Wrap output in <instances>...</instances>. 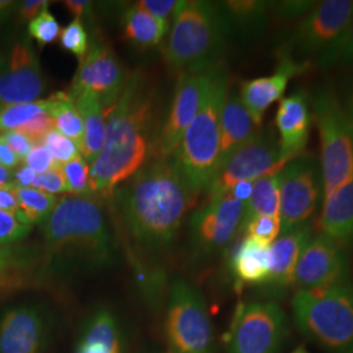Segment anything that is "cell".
<instances>
[{"instance_id":"7bdbcfd3","label":"cell","mask_w":353,"mask_h":353,"mask_svg":"<svg viewBox=\"0 0 353 353\" xmlns=\"http://www.w3.org/2000/svg\"><path fill=\"white\" fill-rule=\"evenodd\" d=\"M316 1L310 0H287V1H276L274 3V12L278 14L279 17L290 20L303 17L310 12Z\"/></svg>"},{"instance_id":"ac0fdd59","label":"cell","mask_w":353,"mask_h":353,"mask_svg":"<svg viewBox=\"0 0 353 353\" xmlns=\"http://www.w3.org/2000/svg\"><path fill=\"white\" fill-rule=\"evenodd\" d=\"M310 67L309 62H300L290 55L279 54V63L274 74L256 77L241 84L240 99L256 127L262 126L268 108L281 101L290 79L301 75Z\"/></svg>"},{"instance_id":"8fae6325","label":"cell","mask_w":353,"mask_h":353,"mask_svg":"<svg viewBox=\"0 0 353 353\" xmlns=\"http://www.w3.org/2000/svg\"><path fill=\"white\" fill-rule=\"evenodd\" d=\"M288 332V319L275 301L241 305L236 313L228 353H280Z\"/></svg>"},{"instance_id":"1f68e13d","label":"cell","mask_w":353,"mask_h":353,"mask_svg":"<svg viewBox=\"0 0 353 353\" xmlns=\"http://www.w3.org/2000/svg\"><path fill=\"white\" fill-rule=\"evenodd\" d=\"M16 195L23 217L30 224H42L55 208L58 198L33 188H16Z\"/></svg>"},{"instance_id":"60d3db41","label":"cell","mask_w":353,"mask_h":353,"mask_svg":"<svg viewBox=\"0 0 353 353\" xmlns=\"http://www.w3.org/2000/svg\"><path fill=\"white\" fill-rule=\"evenodd\" d=\"M33 189L39 190L42 192H46L54 196L63 192H68L61 166H57L49 172L37 174L33 183Z\"/></svg>"},{"instance_id":"d6a6232c","label":"cell","mask_w":353,"mask_h":353,"mask_svg":"<svg viewBox=\"0 0 353 353\" xmlns=\"http://www.w3.org/2000/svg\"><path fill=\"white\" fill-rule=\"evenodd\" d=\"M41 114H49V101L38 100L28 103L0 105V131H16Z\"/></svg>"},{"instance_id":"74e56055","label":"cell","mask_w":353,"mask_h":353,"mask_svg":"<svg viewBox=\"0 0 353 353\" xmlns=\"http://www.w3.org/2000/svg\"><path fill=\"white\" fill-rule=\"evenodd\" d=\"M33 229V224L24 217L0 210V246L13 245L24 240Z\"/></svg>"},{"instance_id":"bcb514c9","label":"cell","mask_w":353,"mask_h":353,"mask_svg":"<svg viewBox=\"0 0 353 353\" xmlns=\"http://www.w3.org/2000/svg\"><path fill=\"white\" fill-rule=\"evenodd\" d=\"M178 1L176 0H141L137 6L153 17L168 23L170 14L176 11Z\"/></svg>"},{"instance_id":"816d5d0a","label":"cell","mask_w":353,"mask_h":353,"mask_svg":"<svg viewBox=\"0 0 353 353\" xmlns=\"http://www.w3.org/2000/svg\"><path fill=\"white\" fill-rule=\"evenodd\" d=\"M21 165V161L17 159V156L11 151V148L0 139V166L13 172Z\"/></svg>"},{"instance_id":"4fadbf2b","label":"cell","mask_w":353,"mask_h":353,"mask_svg":"<svg viewBox=\"0 0 353 353\" xmlns=\"http://www.w3.org/2000/svg\"><path fill=\"white\" fill-rule=\"evenodd\" d=\"M221 62L179 72L174 99L159 139V157L174 154L190 123L202 108L217 65Z\"/></svg>"},{"instance_id":"db71d44e","label":"cell","mask_w":353,"mask_h":353,"mask_svg":"<svg viewBox=\"0 0 353 353\" xmlns=\"http://www.w3.org/2000/svg\"><path fill=\"white\" fill-rule=\"evenodd\" d=\"M17 7V3L12 0H0V26L11 16L13 10Z\"/></svg>"},{"instance_id":"cb8c5ba5","label":"cell","mask_w":353,"mask_h":353,"mask_svg":"<svg viewBox=\"0 0 353 353\" xmlns=\"http://www.w3.org/2000/svg\"><path fill=\"white\" fill-rule=\"evenodd\" d=\"M76 106L83 118L84 137L81 141V156L85 159L89 166L101 153L105 138H106V112L102 108L100 100L88 90L70 92Z\"/></svg>"},{"instance_id":"e0dca14e","label":"cell","mask_w":353,"mask_h":353,"mask_svg":"<svg viewBox=\"0 0 353 353\" xmlns=\"http://www.w3.org/2000/svg\"><path fill=\"white\" fill-rule=\"evenodd\" d=\"M126 80V72L113 50L101 43H94L80 59L70 92H92L109 114L121 97Z\"/></svg>"},{"instance_id":"b9f144b4","label":"cell","mask_w":353,"mask_h":353,"mask_svg":"<svg viewBox=\"0 0 353 353\" xmlns=\"http://www.w3.org/2000/svg\"><path fill=\"white\" fill-rule=\"evenodd\" d=\"M54 122L49 114H41L32 121H29L26 125L19 127L16 131L21 132L23 135L28 137L36 145L41 144L43 138L54 130Z\"/></svg>"},{"instance_id":"83f0119b","label":"cell","mask_w":353,"mask_h":353,"mask_svg":"<svg viewBox=\"0 0 353 353\" xmlns=\"http://www.w3.org/2000/svg\"><path fill=\"white\" fill-rule=\"evenodd\" d=\"M227 16L230 28L233 24L248 34H258L265 29L274 11V1L262 0H229L219 3Z\"/></svg>"},{"instance_id":"9c48e42d","label":"cell","mask_w":353,"mask_h":353,"mask_svg":"<svg viewBox=\"0 0 353 353\" xmlns=\"http://www.w3.org/2000/svg\"><path fill=\"white\" fill-rule=\"evenodd\" d=\"M352 21L353 0L316 1L314 8L285 38L279 54L300 62H309V58L316 61L341 39Z\"/></svg>"},{"instance_id":"836d02e7","label":"cell","mask_w":353,"mask_h":353,"mask_svg":"<svg viewBox=\"0 0 353 353\" xmlns=\"http://www.w3.org/2000/svg\"><path fill=\"white\" fill-rule=\"evenodd\" d=\"M61 170L63 173L68 194L75 196L92 195L89 181L90 166L83 156H79L74 160L61 165Z\"/></svg>"},{"instance_id":"f907efd6","label":"cell","mask_w":353,"mask_h":353,"mask_svg":"<svg viewBox=\"0 0 353 353\" xmlns=\"http://www.w3.org/2000/svg\"><path fill=\"white\" fill-rule=\"evenodd\" d=\"M63 4L77 20H81L83 17H89L92 12V3L88 0H65Z\"/></svg>"},{"instance_id":"2e32d148","label":"cell","mask_w":353,"mask_h":353,"mask_svg":"<svg viewBox=\"0 0 353 353\" xmlns=\"http://www.w3.org/2000/svg\"><path fill=\"white\" fill-rule=\"evenodd\" d=\"M245 203L230 194L205 203L192 214L190 240L194 252L203 256L223 250L241 229Z\"/></svg>"},{"instance_id":"ba28073f","label":"cell","mask_w":353,"mask_h":353,"mask_svg":"<svg viewBox=\"0 0 353 353\" xmlns=\"http://www.w3.org/2000/svg\"><path fill=\"white\" fill-rule=\"evenodd\" d=\"M165 335L168 353H214V327L202 293L185 280L172 285Z\"/></svg>"},{"instance_id":"f6af8a7d","label":"cell","mask_w":353,"mask_h":353,"mask_svg":"<svg viewBox=\"0 0 353 353\" xmlns=\"http://www.w3.org/2000/svg\"><path fill=\"white\" fill-rule=\"evenodd\" d=\"M23 164L29 166L37 174L49 172L51 169L58 166V165L54 163V160H52L49 151L43 145H41V144L34 145V148L26 156V159Z\"/></svg>"},{"instance_id":"5bb4252c","label":"cell","mask_w":353,"mask_h":353,"mask_svg":"<svg viewBox=\"0 0 353 353\" xmlns=\"http://www.w3.org/2000/svg\"><path fill=\"white\" fill-rule=\"evenodd\" d=\"M43 92L41 64L29 38L0 50V105L37 101Z\"/></svg>"},{"instance_id":"e575fe53","label":"cell","mask_w":353,"mask_h":353,"mask_svg":"<svg viewBox=\"0 0 353 353\" xmlns=\"http://www.w3.org/2000/svg\"><path fill=\"white\" fill-rule=\"evenodd\" d=\"M41 145H43L52 157L54 163L61 166L65 164L76 157L81 156V147L75 140L70 139L62 135L55 128L41 141Z\"/></svg>"},{"instance_id":"ee69618b","label":"cell","mask_w":353,"mask_h":353,"mask_svg":"<svg viewBox=\"0 0 353 353\" xmlns=\"http://www.w3.org/2000/svg\"><path fill=\"white\" fill-rule=\"evenodd\" d=\"M0 139L11 148V151L17 156V159L21 161V164L24 163L26 156L36 145L28 137L23 135L21 132H17V131L3 132V134H0Z\"/></svg>"},{"instance_id":"f546056e","label":"cell","mask_w":353,"mask_h":353,"mask_svg":"<svg viewBox=\"0 0 353 353\" xmlns=\"http://www.w3.org/2000/svg\"><path fill=\"white\" fill-rule=\"evenodd\" d=\"M280 192H279V172L261 176L252 182L250 199L245 204L242 227L256 216L279 217Z\"/></svg>"},{"instance_id":"f1b7e54d","label":"cell","mask_w":353,"mask_h":353,"mask_svg":"<svg viewBox=\"0 0 353 353\" xmlns=\"http://www.w3.org/2000/svg\"><path fill=\"white\" fill-rule=\"evenodd\" d=\"M169 29V23L153 17L138 6L127 10L123 16V34L138 48L159 45Z\"/></svg>"},{"instance_id":"277c9868","label":"cell","mask_w":353,"mask_h":353,"mask_svg":"<svg viewBox=\"0 0 353 353\" xmlns=\"http://www.w3.org/2000/svg\"><path fill=\"white\" fill-rule=\"evenodd\" d=\"M229 92V75L223 63L214 71L201 110L190 123L172 160L196 195L205 192L216 176L220 152V118Z\"/></svg>"},{"instance_id":"d6986e66","label":"cell","mask_w":353,"mask_h":353,"mask_svg":"<svg viewBox=\"0 0 353 353\" xmlns=\"http://www.w3.org/2000/svg\"><path fill=\"white\" fill-rule=\"evenodd\" d=\"M312 123L313 112L310 109V100L303 88L296 89L280 101L275 125L278 128L281 157L285 163L303 156L309 141Z\"/></svg>"},{"instance_id":"4316f807","label":"cell","mask_w":353,"mask_h":353,"mask_svg":"<svg viewBox=\"0 0 353 353\" xmlns=\"http://www.w3.org/2000/svg\"><path fill=\"white\" fill-rule=\"evenodd\" d=\"M232 270L241 283L265 285L271 272L270 246L246 237L232 258Z\"/></svg>"},{"instance_id":"9a60e30c","label":"cell","mask_w":353,"mask_h":353,"mask_svg":"<svg viewBox=\"0 0 353 353\" xmlns=\"http://www.w3.org/2000/svg\"><path fill=\"white\" fill-rule=\"evenodd\" d=\"M350 278L351 263L347 249L319 232L303 249L293 285L299 290H323L347 283Z\"/></svg>"},{"instance_id":"d590c367","label":"cell","mask_w":353,"mask_h":353,"mask_svg":"<svg viewBox=\"0 0 353 353\" xmlns=\"http://www.w3.org/2000/svg\"><path fill=\"white\" fill-rule=\"evenodd\" d=\"M242 230L246 232L249 239L263 243L265 246H271L281 234V224L279 217L256 216L249 220L242 227Z\"/></svg>"},{"instance_id":"c3c4849f","label":"cell","mask_w":353,"mask_h":353,"mask_svg":"<svg viewBox=\"0 0 353 353\" xmlns=\"http://www.w3.org/2000/svg\"><path fill=\"white\" fill-rule=\"evenodd\" d=\"M49 7V1L46 0H26L17 3V8H19V16L23 20H34L39 13L43 12L45 10H48Z\"/></svg>"},{"instance_id":"ab89813d","label":"cell","mask_w":353,"mask_h":353,"mask_svg":"<svg viewBox=\"0 0 353 353\" xmlns=\"http://www.w3.org/2000/svg\"><path fill=\"white\" fill-rule=\"evenodd\" d=\"M28 33L34 38L41 46L52 43L61 34V26L52 13L49 10H45L39 13L34 20H32L28 26Z\"/></svg>"},{"instance_id":"681fc988","label":"cell","mask_w":353,"mask_h":353,"mask_svg":"<svg viewBox=\"0 0 353 353\" xmlns=\"http://www.w3.org/2000/svg\"><path fill=\"white\" fill-rule=\"evenodd\" d=\"M37 173L29 166L21 164L12 172V185L16 188H33Z\"/></svg>"},{"instance_id":"5b68a950","label":"cell","mask_w":353,"mask_h":353,"mask_svg":"<svg viewBox=\"0 0 353 353\" xmlns=\"http://www.w3.org/2000/svg\"><path fill=\"white\" fill-rule=\"evenodd\" d=\"M229 32L230 24L220 4L181 0L163 49L165 62L178 72L217 63Z\"/></svg>"},{"instance_id":"7c38bea8","label":"cell","mask_w":353,"mask_h":353,"mask_svg":"<svg viewBox=\"0 0 353 353\" xmlns=\"http://www.w3.org/2000/svg\"><path fill=\"white\" fill-rule=\"evenodd\" d=\"M285 164L276 134L271 130L258 132L217 170L211 185L205 190L207 202L225 195L239 182H254L261 176L274 174Z\"/></svg>"},{"instance_id":"3957f363","label":"cell","mask_w":353,"mask_h":353,"mask_svg":"<svg viewBox=\"0 0 353 353\" xmlns=\"http://www.w3.org/2000/svg\"><path fill=\"white\" fill-rule=\"evenodd\" d=\"M49 262L62 270H93L109 265L114 241L100 199L64 196L41 224Z\"/></svg>"},{"instance_id":"603a6c76","label":"cell","mask_w":353,"mask_h":353,"mask_svg":"<svg viewBox=\"0 0 353 353\" xmlns=\"http://www.w3.org/2000/svg\"><path fill=\"white\" fill-rule=\"evenodd\" d=\"M321 233L345 249L353 245V176L322 199L319 216Z\"/></svg>"},{"instance_id":"7402d4cb","label":"cell","mask_w":353,"mask_h":353,"mask_svg":"<svg viewBox=\"0 0 353 353\" xmlns=\"http://www.w3.org/2000/svg\"><path fill=\"white\" fill-rule=\"evenodd\" d=\"M258 132V127L241 101L240 94L236 92H228L220 118V152L217 170L227 163L234 152L250 141Z\"/></svg>"},{"instance_id":"9f6ffc18","label":"cell","mask_w":353,"mask_h":353,"mask_svg":"<svg viewBox=\"0 0 353 353\" xmlns=\"http://www.w3.org/2000/svg\"><path fill=\"white\" fill-rule=\"evenodd\" d=\"M344 108H345L347 115H348V118H350V121H351L353 126V83L352 85H351V89H350V93H348L347 103H345Z\"/></svg>"},{"instance_id":"44dd1931","label":"cell","mask_w":353,"mask_h":353,"mask_svg":"<svg viewBox=\"0 0 353 353\" xmlns=\"http://www.w3.org/2000/svg\"><path fill=\"white\" fill-rule=\"evenodd\" d=\"M45 336V319L30 306H17L0 321V353H38Z\"/></svg>"},{"instance_id":"4dcf8cb0","label":"cell","mask_w":353,"mask_h":353,"mask_svg":"<svg viewBox=\"0 0 353 353\" xmlns=\"http://www.w3.org/2000/svg\"><path fill=\"white\" fill-rule=\"evenodd\" d=\"M49 115L54 127L62 135L80 144L84 137V125L74 99L68 92H57L48 99Z\"/></svg>"},{"instance_id":"f35d334b","label":"cell","mask_w":353,"mask_h":353,"mask_svg":"<svg viewBox=\"0 0 353 353\" xmlns=\"http://www.w3.org/2000/svg\"><path fill=\"white\" fill-rule=\"evenodd\" d=\"M59 39L64 50L72 52L80 59L88 51V33L81 20L75 19L72 23L65 26L63 30H61Z\"/></svg>"},{"instance_id":"11a10c76","label":"cell","mask_w":353,"mask_h":353,"mask_svg":"<svg viewBox=\"0 0 353 353\" xmlns=\"http://www.w3.org/2000/svg\"><path fill=\"white\" fill-rule=\"evenodd\" d=\"M12 185V172L0 166V186Z\"/></svg>"},{"instance_id":"6f0895ef","label":"cell","mask_w":353,"mask_h":353,"mask_svg":"<svg viewBox=\"0 0 353 353\" xmlns=\"http://www.w3.org/2000/svg\"><path fill=\"white\" fill-rule=\"evenodd\" d=\"M290 353H310L307 351V348L305 345H299L297 348H294Z\"/></svg>"},{"instance_id":"7dc6e473","label":"cell","mask_w":353,"mask_h":353,"mask_svg":"<svg viewBox=\"0 0 353 353\" xmlns=\"http://www.w3.org/2000/svg\"><path fill=\"white\" fill-rule=\"evenodd\" d=\"M0 210L11 212L13 214H19L23 217L21 211H20L19 199L16 195V186H13V185L0 186Z\"/></svg>"},{"instance_id":"7a4b0ae2","label":"cell","mask_w":353,"mask_h":353,"mask_svg":"<svg viewBox=\"0 0 353 353\" xmlns=\"http://www.w3.org/2000/svg\"><path fill=\"white\" fill-rule=\"evenodd\" d=\"M153 87L143 71L127 75L125 88L109 113L101 153L90 165V192L96 198L113 195L148 157L153 119Z\"/></svg>"},{"instance_id":"f5cc1de1","label":"cell","mask_w":353,"mask_h":353,"mask_svg":"<svg viewBox=\"0 0 353 353\" xmlns=\"http://www.w3.org/2000/svg\"><path fill=\"white\" fill-rule=\"evenodd\" d=\"M252 192V181H242L236 183L228 194H230L233 198H236L240 202L248 203L250 199Z\"/></svg>"},{"instance_id":"6da1fadb","label":"cell","mask_w":353,"mask_h":353,"mask_svg":"<svg viewBox=\"0 0 353 353\" xmlns=\"http://www.w3.org/2000/svg\"><path fill=\"white\" fill-rule=\"evenodd\" d=\"M114 194L131 236L148 248L176 239L195 199L172 157L143 165Z\"/></svg>"},{"instance_id":"30bf717a","label":"cell","mask_w":353,"mask_h":353,"mask_svg":"<svg viewBox=\"0 0 353 353\" xmlns=\"http://www.w3.org/2000/svg\"><path fill=\"white\" fill-rule=\"evenodd\" d=\"M281 233L310 221L323 199V176L314 157L300 156L279 170Z\"/></svg>"},{"instance_id":"ffe728a7","label":"cell","mask_w":353,"mask_h":353,"mask_svg":"<svg viewBox=\"0 0 353 353\" xmlns=\"http://www.w3.org/2000/svg\"><path fill=\"white\" fill-rule=\"evenodd\" d=\"M314 234V228L309 221L281 233L270 246L271 272L265 283L270 290L280 294L293 285L300 256Z\"/></svg>"},{"instance_id":"8992f818","label":"cell","mask_w":353,"mask_h":353,"mask_svg":"<svg viewBox=\"0 0 353 353\" xmlns=\"http://www.w3.org/2000/svg\"><path fill=\"white\" fill-rule=\"evenodd\" d=\"M293 319L303 336L327 353H353V283L323 290H299Z\"/></svg>"},{"instance_id":"d4e9b609","label":"cell","mask_w":353,"mask_h":353,"mask_svg":"<svg viewBox=\"0 0 353 353\" xmlns=\"http://www.w3.org/2000/svg\"><path fill=\"white\" fill-rule=\"evenodd\" d=\"M39 258L21 246H0V292L26 288L39 278Z\"/></svg>"},{"instance_id":"8d00e7d4","label":"cell","mask_w":353,"mask_h":353,"mask_svg":"<svg viewBox=\"0 0 353 353\" xmlns=\"http://www.w3.org/2000/svg\"><path fill=\"white\" fill-rule=\"evenodd\" d=\"M316 63L321 68L353 64V21L341 39L316 59Z\"/></svg>"},{"instance_id":"52a82bcc","label":"cell","mask_w":353,"mask_h":353,"mask_svg":"<svg viewBox=\"0 0 353 353\" xmlns=\"http://www.w3.org/2000/svg\"><path fill=\"white\" fill-rule=\"evenodd\" d=\"M312 108L321 140L319 164L326 195L353 176V126L332 89H316Z\"/></svg>"},{"instance_id":"484cf974","label":"cell","mask_w":353,"mask_h":353,"mask_svg":"<svg viewBox=\"0 0 353 353\" xmlns=\"http://www.w3.org/2000/svg\"><path fill=\"white\" fill-rule=\"evenodd\" d=\"M76 353H122L121 328L109 310H100L89 319Z\"/></svg>"}]
</instances>
